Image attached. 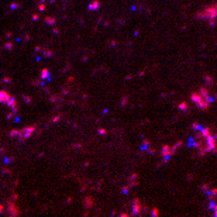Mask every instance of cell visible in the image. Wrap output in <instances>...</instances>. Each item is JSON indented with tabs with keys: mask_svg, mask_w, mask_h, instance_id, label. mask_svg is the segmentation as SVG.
<instances>
[{
	"mask_svg": "<svg viewBox=\"0 0 217 217\" xmlns=\"http://www.w3.org/2000/svg\"><path fill=\"white\" fill-rule=\"evenodd\" d=\"M192 100H193V103H195L196 106L199 107V109H202V110H206V109L210 106V103H209V102L206 100V99L203 97V96L200 95L199 92L192 93Z\"/></svg>",
	"mask_w": 217,
	"mask_h": 217,
	"instance_id": "obj_1",
	"label": "cell"
},
{
	"mask_svg": "<svg viewBox=\"0 0 217 217\" xmlns=\"http://www.w3.org/2000/svg\"><path fill=\"white\" fill-rule=\"evenodd\" d=\"M0 103H4V104H7V106H11L13 110L17 109V106H16V100L10 95H7L6 92H3V90H0Z\"/></svg>",
	"mask_w": 217,
	"mask_h": 217,
	"instance_id": "obj_2",
	"label": "cell"
},
{
	"mask_svg": "<svg viewBox=\"0 0 217 217\" xmlns=\"http://www.w3.org/2000/svg\"><path fill=\"white\" fill-rule=\"evenodd\" d=\"M141 210V206H140V202L138 200H134V206H133V211H134V214H138Z\"/></svg>",
	"mask_w": 217,
	"mask_h": 217,
	"instance_id": "obj_3",
	"label": "cell"
},
{
	"mask_svg": "<svg viewBox=\"0 0 217 217\" xmlns=\"http://www.w3.org/2000/svg\"><path fill=\"white\" fill-rule=\"evenodd\" d=\"M203 127H205V125L199 124V123H195V124L192 125V129L195 130V133H199V131H202V130H203Z\"/></svg>",
	"mask_w": 217,
	"mask_h": 217,
	"instance_id": "obj_4",
	"label": "cell"
},
{
	"mask_svg": "<svg viewBox=\"0 0 217 217\" xmlns=\"http://www.w3.org/2000/svg\"><path fill=\"white\" fill-rule=\"evenodd\" d=\"M179 109H183V111H186L188 110V104L186 103H180L179 104Z\"/></svg>",
	"mask_w": 217,
	"mask_h": 217,
	"instance_id": "obj_5",
	"label": "cell"
},
{
	"mask_svg": "<svg viewBox=\"0 0 217 217\" xmlns=\"http://www.w3.org/2000/svg\"><path fill=\"white\" fill-rule=\"evenodd\" d=\"M97 6H99V2H95L93 4H90V9H92V10H96L95 7H97Z\"/></svg>",
	"mask_w": 217,
	"mask_h": 217,
	"instance_id": "obj_6",
	"label": "cell"
},
{
	"mask_svg": "<svg viewBox=\"0 0 217 217\" xmlns=\"http://www.w3.org/2000/svg\"><path fill=\"white\" fill-rule=\"evenodd\" d=\"M156 214H158V210H156V209H154V210H152V216H156Z\"/></svg>",
	"mask_w": 217,
	"mask_h": 217,
	"instance_id": "obj_7",
	"label": "cell"
},
{
	"mask_svg": "<svg viewBox=\"0 0 217 217\" xmlns=\"http://www.w3.org/2000/svg\"><path fill=\"white\" fill-rule=\"evenodd\" d=\"M213 211H214V216H217V205H216V207L213 209Z\"/></svg>",
	"mask_w": 217,
	"mask_h": 217,
	"instance_id": "obj_8",
	"label": "cell"
}]
</instances>
